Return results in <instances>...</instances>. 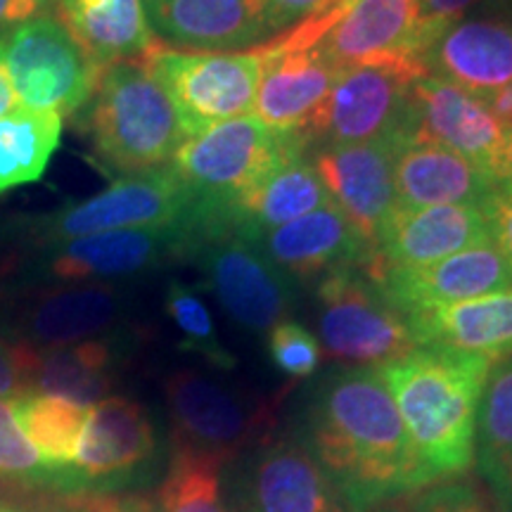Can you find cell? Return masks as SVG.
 <instances>
[{"label": "cell", "mask_w": 512, "mask_h": 512, "mask_svg": "<svg viewBox=\"0 0 512 512\" xmlns=\"http://www.w3.org/2000/svg\"><path fill=\"white\" fill-rule=\"evenodd\" d=\"M290 434L347 512H377L418 491L411 444L380 368L344 366L320 377Z\"/></svg>", "instance_id": "1"}, {"label": "cell", "mask_w": 512, "mask_h": 512, "mask_svg": "<svg viewBox=\"0 0 512 512\" xmlns=\"http://www.w3.org/2000/svg\"><path fill=\"white\" fill-rule=\"evenodd\" d=\"M489 358L448 347H415L382 366L411 444L415 486L448 482L475 463L477 411Z\"/></svg>", "instance_id": "2"}, {"label": "cell", "mask_w": 512, "mask_h": 512, "mask_svg": "<svg viewBox=\"0 0 512 512\" xmlns=\"http://www.w3.org/2000/svg\"><path fill=\"white\" fill-rule=\"evenodd\" d=\"M83 110L95 159L119 178L164 169L188 138L174 102L143 62L102 69Z\"/></svg>", "instance_id": "3"}, {"label": "cell", "mask_w": 512, "mask_h": 512, "mask_svg": "<svg viewBox=\"0 0 512 512\" xmlns=\"http://www.w3.org/2000/svg\"><path fill=\"white\" fill-rule=\"evenodd\" d=\"M297 152H306L302 140L275 131L252 114L185 138L171 159V171L188 192L181 223L233 219L235 204Z\"/></svg>", "instance_id": "4"}, {"label": "cell", "mask_w": 512, "mask_h": 512, "mask_svg": "<svg viewBox=\"0 0 512 512\" xmlns=\"http://www.w3.org/2000/svg\"><path fill=\"white\" fill-rule=\"evenodd\" d=\"M283 396H266L200 370L166 375L164 401L171 422V453L228 467L242 453L273 437Z\"/></svg>", "instance_id": "5"}, {"label": "cell", "mask_w": 512, "mask_h": 512, "mask_svg": "<svg viewBox=\"0 0 512 512\" xmlns=\"http://www.w3.org/2000/svg\"><path fill=\"white\" fill-rule=\"evenodd\" d=\"M188 211V192L171 166L147 174L121 176L98 195L64 204L46 214L12 216L0 223V235L34 252L107 230L171 226Z\"/></svg>", "instance_id": "6"}, {"label": "cell", "mask_w": 512, "mask_h": 512, "mask_svg": "<svg viewBox=\"0 0 512 512\" xmlns=\"http://www.w3.org/2000/svg\"><path fill=\"white\" fill-rule=\"evenodd\" d=\"M183 259L200 271L204 287L242 330L266 335L290 318L294 280L280 271L238 226H214L185 242Z\"/></svg>", "instance_id": "7"}, {"label": "cell", "mask_w": 512, "mask_h": 512, "mask_svg": "<svg viewBox=\"0 0 512 512\" xmlns=\"http://www.w3.org/2000/svg\"><path fill=\"white\" fill-rule=\"evenodd\" d=\"M320 349L344 366L382 368L418 347L408 320L363 268H342L316 283Z\"/></svg>", "instance_id": "8"}, {"label": "cell", "mask_w": 512, "mask_h": 512, "mask_svg": "<svg viewBox=\"0 0 512 512\" xmlns=\"http://www.w3.org/2000/svg\"><path fill=\"white\" fill-rule=\"evenodd\" d=\"M0 57L24 107L62 119L88 105L102 72L62 19L48 12L0 36Z\"/></svg>", "instance_id": "9"}, {"label": "cell", "mask_w": 512, "mask_h": 512, "mask_svg": "<svg viewBox=\"0 0 512 512\" xmlns=\"http://www.w3.org/2000/svg\"><path fill=\"white\" fill-rule=\"evenodd\" d=\"M140 62L174 102L188 138L254 110L261 79L256 48L245 53H202L157 41Z\"/></svg>", "instance_id": "10"}, {"label": "cell", "mask_w": 512, "mask_h": 512, "mask_svg": "<svg viewBox=\"0 0 512 512\" xmlns=\"http://www.w3.org/2000/svg\"><path fill=\"white\" fill-rule=\"evenodd\" d=\"M425 74L399 64H358L337 74L328 98L304 133L306 152L328 145H356L408 138L411 83Z\"/></svg>", "instance_id": "11"}, {"label": "cell", "mask_w": 512, "mask_h": 512, "mask_svg": "<svg viewBox=\"0 0 512 512\" xmlns=\"http://www.w3.org/2000/svg\"><path fill=\"white\" fill-rule=\"evenodd\" d=\"M297 29L337 69L358 64L422 69V22L415 0H332Z\"/></svg>", "instance_id": "12"}, {"label": "cell", "mask_w": 512, "mask_h": 512, "mask_svg": "<svg viewBox=\"0 0 512 512\" xmlns=\"http://www.w3.org/2000/svg\"><path fill=\"white\" fill-rule=\"evenodd\" d=\"M228 467V512H347L316 458L292 434L268 437Z\"/></svg>", "instance_id": "13"}, {"label": "cell", "mask_w": 512, "mask_h": 512, "mask_svg": "<svg viewBox=\"0 0 512 512\" xmlns=\"http://www.w3.org/2000/svg\"><path fill=\"white\" fill-rule=\"evenodd\" d=\"M183 247L185 235L178 223L107 230L36 252L29 261V280L112 285L114 280L155 271L171 259H183Z\"/></svg>", "instance_id": "14"}, {"label": "cell", "mask_w": 512, "mask_h": 512, "mask_svg": "<svg viewBox=\"0 0 512 512\" xmlns=\"http://www.w3.org/2000/svg\"><path fill=\"white\" fill-rule=\"evenodd\" d=\"M157 456V432L143 403L107 396L88 408L74 465L64 472L69 486L117 491L136 484Z\"/></svg>", "instance_id": "15"}, {"label": "cell", "mask_w": 512, "mask_h": 512, "mask_svg": "<svg viewBox=\"0 0 512 512\" xmlns=\"http://www.w3.org/2000/svg\"><path fill=\"white\" fill-rule=\"evenodd\" d=\"M128 299L114 285L67 283L36 287L5 318L10 342L46 351L102 339L126 318Z\"/></svg>", "instance_id": "16"}, {"label": "cell", "mask_w": 512, "mask_h": 512, "mask_svg": "<svg viewBox=\"0 0 512 512\" xmlns=\"http://www.w3.org/2000/svg\"><path fill=\"white\" fill-rule=\"evenodd\" d=\"M366 273L403 316L512 290V266L496 242L470 247L432 264H370Z\"/></svg>", "instance_id": "17"}, {"label": "cell", "mask_w": 512, "mask_h": 512, "mask_svg": "<svg viewBox=\"0 0 512 512\" xmlns=\"http://www.w3.org/2000/svg\"><path fill=\"white\" fill-rule=\"evenodd\" d=\"M425 74L484 95L512 83V0H484L451 22L420 57Z\"/></svg>", "instance_id": "18"}, {"label": "cell", "mask_w": 512, "mask_h": 512, "mask_svg": "<svg viewBox=\"0 0 512 512\" xmlns=\"http://www.w3.org/2000/svg\"><path fill=\"white\" fill-rule=\"evenodd\" d=\"M256 50L261 55V79L254 117L304 143L306 128L316 119L342 69L320 55L297 27Z\"/></svg>", "instance_id": "19"}, {"label": "cell", "mask_w": 512, "mask_h": 512, "mask_svg": "<svg viewBox=\"0 0 512 512\" xmlns=\"http://www.w3.org/2000/svg\"><path fill=\"white\" fill-rule=\"evenodd\" d=\"M408 138L456 152L498 176L508 131L479 95L439 76L420 74L408 95Z\"/></svg>", "instance_id": "20"}, {"label": "cell", "mask_w": 512, "mask_h": 512, "mask_svg": "<svg viewBox=\"0 0 512 512\" xmlns=\"http://www.w3.org/2000/svg\"><path fill=\"white\" fill-rule=\"evenodd\" d=\"M143 8L169 48L245 53L275 38L264 0H143Z\"/></svg>", "instance_id": "21"}, {"label": "cell", "mask_w": 512, "mask_h": 512, "mask_svg": "<svg viewBox=\"0 0 512 512\" xmlns=\"http://www.w3.org/2000/svg\"><path fill=\"white\" fill-rule=\"evenodd\" d=\"M394 147L389 140L316 147L311 157L330 200L363 240L375 247L384 221L394 214Z\"/></svg>", "instance_id": "22"}, {"label": "cell", "mask_w": 512, "mask_h": 512, "mask_svg": "<svg viewBox=\"0 0 512 512\" xmlns=\"http://www.w3.org/2000/svg\"><path fill=\"white\" fill-rule=\"evenodd\" d=\"M242 233V230H240ZM294 283H318L342 268H363L373 261V247L351 226L335 204L285 226L242 233Z\"/></svg>", "instance_id": "23"}, {"label": "cell", "mask_w": 512, "mask_h": 512, "mask_svg": "<svg viewBox=\"0 0 512 512\" xmlns=\"http://www.w3.org/2000/svg\"><path fill=\"white\" fill-rule=\"evenodd\" d=\"M486 242H494L486 207H475V204H439V207L418 209L396 207L377 235L370 264H432V261L486 245Z\"/></svg>", "instance_id": "24"}, {"label": "cell", "mask_w": 512, "mask_h": 512, "mask_svg": "<svg viewBox=\"0 0 512 512\" xmlns=\"http://www.w3.org/2000/svg\"><path fill=\"white\" fill-rule=\"evenodd\" d=\"M394 190L401 209L475 204L489 207L501 181L470 159L425 143L403 138L394 147Z\"/></svg>", "instance_id": "25"}, {"label": "cell", "mask_w": 512, "mask_h": 512, "mask_svg": "<svg viewBox=\"0 0 512 512\" xmlns=\"http://www.w3.org/2000/svg\"><path fill=\"white\" fill-rule=\"evenodd\" d=\"M418 347H448L489 361L512 356V290L408 313Z\"/></svg>", "instance_id": "26"}, {"label": "cell", "mask_w": 512, "mask_h": 512, "mask_svg": "<svg viewBox=\"0 0 512 512\" xmlns=\"http://www.w3.org/2000/svg\"><path fill=\"white\" fill-rule=\"evenodd\" d=\"M62 24L100 69L140 62L157 38L147 24L143 0H55Z\"/></svg>", "instance_id": "27"}, {"label": "cell", "mask_w": 512, "mask_h": 512, "mask_svg": "<svg viewBox=\"0 0 512 512\" xmlns=\"http://www.w3.org/2000/svg\"><path fill=\"white\" fill-rule=\"evenodd\" d=\"M119 370L121 351L107 337L36 351L29 392L60 396L91 408L110 396Z\"/></svg>", "instance_id": "28"}, {"label": "cell", "mask_w": 512, "mask_h": 512, "mask_svg": "<svg viewBox=\"0 0 512 512\" xmlns=\"http://www.w3.org/2000/svg\"><path fill=\"white\" fill-rule=\"evenodd\" d=\"M330 204V192L309 159V152H297L275 166L264 181L235 204L233 219L242 233H256L285 226Z\"/></svg>", "instance_id": "29"}, {"label": "cell", "mask_w": 512, "mask_h": 512, "mask_svg": "<svg viewBox=\"0 0 512 512\" xmlns=\"http://www.w3.org/2000/svg\"><path fill=\"white\" fill-rule=\"evenodd\" d=\"M475 456L496 512H512V356L491 363L486 375Z\"/></svg>", "instance_id": "30"}, {"label": "cell", "mask_w": 512, "mask_h": 512, "mask_svg": "<svg viewBox=\"0 0 512 512\" xmlns=\"http://www.w3.org/2000/svg\"><path fill=\"white\" fill-rule=\"evenodd\" d=\"M62 128L60 114L27 107L0 117V195L43 178L60 147Z\"/></svg>", "instance_id": "31"}, {"label": "cell", "mask_w": 512, "mask_h": 512, "mask_svg": "<svg viewBox=\"0 0 512 512\" xmlns=\"http://www.w3.org/2000/svg\"><path fill=\"white\" fill-rule=\"evenodd\" d=\"M15 403L19 425L38 456L50 470L64 477V472L74 465L88 408L60 396L34 392L15 396Z\"/></svg>", "instance_id": "32"}, {"label": "cell", "mask_w": 512, "mask_h": 512, "mask_svg": "<svg viewBox=\"0 0 512 512\" xmlns=\"http://www.w3.org/2000/svg\"><path fill=\"white\" fill-rule=\"evenodd\" d=\"M221 470L209 460L171 453L164 482L152 496L128 498V512H228Z\"/></svg>", "instance_id": "33"}, {"label": "cell", "mask_w": 512, "mask_h": 512, "mask_svg": "<svg viewBox=\"0 0 512 512\" xmlns=\"http://www.w3.org/2000/svg\"><path fill=\"white\" fill-rule=\"evenodd\" d=\"M164 311L181 337L178 349L200 356L207 366L223 373L238 368V358L219 339L209 306L195 287L183 280H171L164 290Z\"/></svg>", "instance_id": "34"}, {"label": "cell", "mask_w": 512, "mask_h": 512, "mask_svg": "<svg viewBox=\"0 0 512 512\" xmlns=\"http://www.w3.org/2000/svg\"><path fill=\"white\" fill-rule=\"evenodd\" d=\"M266 351L273 368L290 380H306L323 361L318 337L299 320H280L266 332Z\"/></svg>", "instance_id": "35"}, {"label": "cell", "mask_w": 512, "mask_h": 512, "mask_svg": "<svg viewBox=\"0 0 512 512\" xmlns=\"http://www.w3.org/2000/svg\"><path fill=\"white\" fill-rule=\"evenodd\" d=\"M377 512H496V508L477 482L456 477L396 498Z\"/></svg>", "instance_id": "36"}, {"label": "cell", "mask_w": 512, "mask_h": 512, "mask_svg": "<svg viewBox=\"0 0 512 512\" xmlns=\"http://www.w3.org/2000/svg\"><path fill=\"white\" fill-rule=\"evenodd\" d=\"M55 475L19 425L15 399H0V477L46 479Z\"/></svg>", "instance_id": "37"}, {"label": "cell", "mask_w": 512, "mask_h": 512, "mask_svg": "<svg viewBox=\"0 0 512 512\" xmlns=\"http://www.w3.org/2000/svg\"><path fill=\"white\" fill-rule=\"evenodd\" d=\"M34 363V349L10 342V339H0V399L29 394Z\"/></svg>", "instance_id": "38"}, {"label": "cell", "mask_w": 512, "mask_h": 512, "mask_svg": "<svg viewBox=\"0 0 512 512\" xmlns=\"http://www.w3.org/2000/svg\"><path fill=\"white\" fill-rule=\"evenodd\" d=\"M418 3L422 22V53L430 48V43L444 31L448 24L456 22L484 0H415Z\"/></svg>", "instance_id": "39"}, {"label": "cell", "mask_w": 512, "mask_h": 512, "mask_svg": "<svg viewBox=\"0 0 512 512\" xmlns=\"http://www.w3.org/2000/svg\"><path fill=\"white\" fill-rule=\"evenodd\" d=\"M332 0H264L268 22L275 31V36L285 34L297 27V24L306 22L320 10H325Z\"/></svg>", "instance_id": "40"}, {"label": "cell", "mask_w": 512, "mask_h": 512, "mask_svg": "<svg viewBox=\"0 0 512 512\" xmlns=\"http://www.w3.org/2000/svg\"><path fill=\"white\" fill-rule=\"evenodd\" d=\"M486 211H489L491 230H494V242L512 266V188L510 185L501 183V190L496 192V197L489 202Z\"/></svg>", "instance_id": "41"}, {"label": "cell", "mask_w": 512, "mask_h": 512, "mask_svg": "<svg viewBox=\"0 0 512 512\" xmlns=\"http://www.w3.org/2000/svg\"><path fill=\"white\" fill-rule=\"evenodd\" d=\"M46 5V0H0V36L36 17Z\"/></svg>", "instance_id": "42"}, {"label": "cell", "mask_w": 512, "mask_h": 512, "mask_svg": "<svg viewBox=\"0 0 512 512\" xmlns=\"http://www.w3.org/2000/svg\"><path fill=\"white\" fill-rule=\"evenodd\" d=\"M486 102V107H489V112L494 114V117L501 121L505 131H510L512 128V83L505 88H498V91L484 95L482 98Z\"/></svg>", "instance_id": "43"}, {"label": "cell", "mask_w": 512, "mask_h": 512, "mask_svg": "<svg viewBox=\"0 0 512 512\" xmlns=\"http://www.w3.org/2000/svg\"><path fill=\"white\" fill-rule=\"evenodd\" d=\"M15 102H17L15 88H12L8 69H5L3 57H0V117L15 110Z\"/></svg>", "instance_id": "44"}, {"label": "cell", "mask_w": 512, "mask_h": 512, "mask_svg": "<svg viewBox=\"0 0 512 512\" xmlns=\"http://www.w3.org/2000/svg\"><path fill=\"white\" fill-rule=\"evenodd\" d=\"M498 181L512 188V128L508 131V138H505L501 162H498Z\"/></svg>", "instance_id": "45"}, {"label": "cell", "mask_w": 512, "mask_h": 512, "mask_svg": "<svg viewBox=\"0 0 512 512\" xmlns=\"http://www.w3.org/2000/svg\"><path fill=\"white\" fill-rule=\"evenodd\" d=\"M10 271V266H0V283H3V275ZM0 299H3V287H0Z\"/></svg>", "instance_id": "46"}, {"label": "cell", "mask_w": 512, "mask_h": 512, "mask_svg": "<svg viewBox=\"0 0 512 512\" xmlns=\"http://www.w3.org/2000/svg\"><path fill=\"white\" fill-rule=\"evenodd\" d=\"M46 3H50V0H46Z\"/></svg>", "instance_id": "47"}]
</instances>
